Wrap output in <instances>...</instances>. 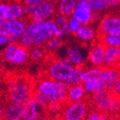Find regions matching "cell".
Here are the masks:
<instances>
[{
  "label": "cell",
  "instance_id": "cell-1",
  "mask_svg": "<svg viewBox=\"0 0 120 120\" xmlns=\"http://www.w3.org/2000/svg\"><path fill=\"white\" fill-rule=\"evenodd\" d=\"M34 85L28 80L20 78L12 82L8 86V98L9 102L23 104L32 97Z\"/></svg>",
  "mask_w": 120,
  "mask_h": 120
},
{
  "label": "cell",
  "instance_id": "cell-2",
  "mask_svg": "<svg viewBox=\"0 0 120 120\" xmlns=\"http://www.w3.org/2000/svg\"><path fill=\"white\" fill-rule=\"evenodd\" d=\"M73 68L67 58L63 56L50 62L47 67V76L53 80L65 82L71 76Z\"/></svg>",
  "mask_w": 120,
  "mask_h": 120
},
{
  "label": "cell",
  "instance_id": "cell-3",
  "mask_svg": "<svg viewBox=\"0 0 120 120\" xmlns=\"http://www.w3.org/2000/svg\"><path fill=\"white\" fill-rule=\"evenodd\" d=\"M89 108L84 101L66 102L62 105V109L57 118L59 120H84Z\"/></svg>",
  "mask_w": 120,
  "mask_h": 120
},
{
  "label": "cell",
  "instance_id": "cell-4",
  "mask_svg": "<svg viewBox=\"0 0 120 120\" xmlns=\"http://www.w3.org/2000/svg\"><path fill=\"white\" fill-rule=\"evenodd\" d=\"M67 88L68 86L65 82L53 80L49 76L40 77L34 85V90L42 93L48 99L60 92H66Z\"/></svg>",
  "mask_w": 120,
  "mask_h": 120
},
{
  "label": "cell",
  "instance_id": "cell-5",
  "mask_svg": "<svg viewBox=\"0 0 120 120\" xmlns=\"http://www.w3.org/2000/svg\"><path fill=\"white\" fill-rule=\"evenodd\" d=\"M56 3L52 0H45L42 3L34 7L30 18L31 20H47L51 19L56 15Z\"/></svg>",
  "mask_w": 120,
  "mask_h": 120
},
{
  "label": "cell",
  "instance_id": "cell-6",
  "mask_svg": "<svg viewBox=\"0 0 120 120\" xmlns=\"http://www.w3.org/2000/svg\"><path fill=\"white\" fill-rule=\"evenodd\" d=\"M120 34V19L118 15L107 14L102 17L98 25V34Z\"/></svg>",
  "mask_w": 120,
  "mask_h": 120
},
{
  "label": "cell",
  "instance_id": "cell-7",
  "mask_svg": "<svg viewBox=\"0 0 120 120\" xmlns=\"http://www.w3.org/2000/svg\"><path fill=\"white\" fill-rule=\"evenodd\" d=\"M92 14L93 11L86 0H76V7L71 17L81 24H87L92 22Z\"/></svg>",
  "mask_w": 120,
  "mask_h": 120
},
{
  "label": "cell",
  "instance_id": "cell-8",
  "mask_svg": "<svg viewBox=\"0 0 120 120\" xmlns=\"http://www.w3.org/2000/svg\"><path fill=\"white\" fill-rule=\"evenodd\" d=\"M105 47L99 40L95 42L87 54V60L93 67H103Z\"/></svg>",
  "mask_w": 120,
  "mask_h": 120
},
{
  "label": "cell",
  "instance_id": "cell-9",
  "mask_svg": "<svg viewBox=\"0 0 120 120\" xmlns=\"http://www.w3.org/2000/svg\"><path fill=\"white\" fill-rule=\"evenodd\" d=\"M97 110L101 112H106L109 115H115L118 113L120 108L119 98L116 97L114 94L105 98L101 102L95 104Z\"/></svg>",
  "mask_w": 120,
  "mask_h": 120
},
{
  "label": "cell",
  "instance_id": "cell-10",
  "mask_svg": "<svg viewBox=\"0 0 120 120\" xmlns=\"http://www.w3.org/2000/svg\"><path fill=\"white\" fill-rule=\"evenodd\" d=\"M38 21L37 28H36V35L40 38L43 41L46 42L52 37L56 36V30H55L54 23L51 19Z\"/></svg>",
  "mask_w": 120,
  "mask_h": 120
},
{
  "label": "cell",
  "instance_id": "cell-11",
  "mask_svg": "<svg viewBox=\"0 0 120 120\" xmlns=\"http://www.w3.org/2000/svg\"><path fill=\"white\" fill-rule=\"evenodd\" d=\"M65 57L67 58L73 67L82 66L86 60V53L82 48L73 45L66 48Z\"/></svg>",
  "mask_w": 120,
  "mask_h": 120
},
{
  "label": "cell",
  "instance_id": "cell-12",
  "mask_svg": "<svg viewBox=\"0 0 120 120\" xmlns=\"http://www.w3.org/2000/svg\"><path fill=\"white\" fill-rule=\"evenodd\" d=\"M100 78L106 85V89L112 92L116 82L119 78V70L118 67H102Z\"/></svg>",
  "mask_w": 120,
  "mask_h": 120
},
{
  "label": "cell",
  "instance_id": "cell-13",
  "mask_svg": "<svg viewBox=\"0 0 120 120\" xmlns=\"http://www.w3.org/2000/svg\"><path fill=\"white\" fill-rule=\"evenodd\" d=\"M37 20H31L27 24L22 35L20 36L19 44L25 49L30 48L33 45V40L36 35V28H37Z\"/></svg>",
  "mask_w": 120,
  "mask_h": 120
},
{
  "label": "cell",
  "instance_id": "cell-14",
  "mask_svg": "<svg viewBox=\"0 0 120 120\" xmlns=\"http://www.w3.org/2000/svg\"><path fill=\"white\" fill-rule=\"evenodd\" d=\"M42 109L32 98L22 104V120H36L41 116Z\"/></svg>",
  "mask_w": 120,
  "mask_h": 120
},
{
  "label": "cell",
  "instance_id": "cell-15",
  "mask_svg": "<svg viewBox=\"0 0 120 120\" xmlns=\"http://www.w3.org/2000/svg\"><path fill=\"white\" fill-rule=\"evenodd\" d=\"M120 61L119 46H106L104 52L103 67H118Z\"/></svg>",
  "mask_w": 120,
  "mask_h": 120
},
{
  "label": "cell",
  "instance_id": "cell-16",
  "mask_svg": "<svg viewBox=\"0 0 120 120\" xmlns=\"http://www.w3.org/2000/svg\"><path fill=\"white\" fill-rule=\"evenodd\" d=\"M75 34L76 38L82 43L92 42L97 37L96 30L90 24H82Z\"/></svg>",
  "mask_w": 120,
  "mask_h": 120
},
{
  "label": "cell",
  "instance_id": "cell-17",
  "mask_svg": "<svg viewBox=\"0 0 120 120\" xmlns=\"http://www.w3.org/2000/svg\"><path fill=\"white\" fill-rule=\"evenodd\" d=\"M86 92L84 89V86L82 83L75 84L68 86L66 90V98L67 102H79L83 101L86 97Z\"/></svg>",
  "mask_w": 120,
  "mask_h": 120
},
{
  "label": "cell",
  "instance_id": "cell-18",
  "mask_svg": "<svg viewBox=\"0 0 120 120\" xmlns=\"http://www.w3.org/2000/svg\"><path fill=\"white\" fill-rule=\"evenodd\" d=\"M4 118L10 120H22V104L9 102L4 106Z\"/></svg>",
  "mask_w": 120,
  "mask_h": 120
},
{
  "label": "cell",
  "instance_id": "cell-19",
  "mask_svg": "<svg viewBox=\"0 0 120 120\" xmlns=\"http://www.w3.org/2000/svg\"><path fill=\"white\" fill-rule=\"evenodd\" d=\"M8 4V20L20 19L26 16L24 5L21 1H14Z\"/></svg>",
  "mask_w": 120,
  "mask_h": 120
},
{
  "label": "cell",
  "instance_id": "cell-20",
  "mask_svg": "<svg viewBox=\"0 0 120 120\" xmlns=\"http://www.w3.org/2000/svg\"><path fill=\"white\" fill-rule=\"evenodd\" d=\"M29 59H30V56H29L28 49L24 48L19 44L16 50H14L12 56L10 57L8 63H11L14 66H23L27 63Z\"/></svg>",
  "mask_w": 120,
  "mask_h": 120
},
{
  "label": "cell",
  "instance_id": "cell-21",
  "mask_svg": "<svg viewBox=\"0 0 120 120\" xmlns=\"http://www.w3.org/2000/svg\"><path fill=\"white\" fill-rule=\"evenodd\" d=\"M76 0H56V8L58 14L69 18L76 7Z\"/></svg>",
  "mask_w": 120,
  "mask_h": 120
},
{
  "label": "cell",
  "instance_id": "cell-22",
  "mask_svg": "<svg viewBox=\"0 0 120 120\" xmlns=\"http://www.w3.org/2000/svg\"><path fill=\"white\" fill-rule=\"evenodd\" d=\"M52 21L54 23L55 30H56V36L61 38L67 34L68 33V30H67L68 18L60 15V14H56L52 18Z\"/></svg>",
  "mask_w": 120,
  "mask_h": 120
},
{
  "label": "cell",
  "instance_id": "cell-23",
  "mask_svg": "<svg viewBox=\"0 0 120 120\" xmlns=\"http://www.w3.org/2000/svg\"><path fill=\"white\" fill-rule=\"evenodd\" d=\"M27 24L28 23L26 22L24 18L20 19L8 20V30H9L8 34L20 37L24 33Z\"/></svg>",
  "mask_w": 120,
  "mask_h": 120
},
{
  "label": "cell",
  "instance_id": "cell-24",
  "mask_svg": "<svg viewBox=\"0 0 120 120\" xmlns=\"http://www.w3.org/2000/svg\"><path fill=\"white\" fill-rule=\"evenodd\" d=\"M82 85L84 86V89L86 93L94 94L96 92L106 90V85L100 77L94 79V80L82 82Z\"/></svg>",
  "mask_w": 120,
  "mask_h": 120
},
{
  "label": "cell",
  "instance_id": "cell-25",
  "mask_svg": "<svg viewBox=\"0 0 120 120\" xmlns=\"http://www.w3.org/2000/svg\"><path fill=\"white\" fill-rule=\"evenodd\" d=\"M98 39L105 46H119L120 34H98Z\"/></svg>",
  "mask_w": 120,
  "mask_h": 120
},
{
  "label": "cell",
  "instance_id": "cell-26",
  "mask_svg": "<svg viewBox=\"0 0 120 120\" xmlns=\"http://www.w3.org/2000/svg\"><path fill=\"white\" fill-rule=\"evenodd\" d=\"M30 59L33 61H40L46 56V50L44 46H31L28 49Z\"/></svg>",
  "mask_w": 120,
  "mask_h": 120
},
{
  "label": "cell",
  "instance_id": "cell-27",
  "mask_svg": "<svg viewBox=\"0 0 120 120\" xmlns=\"http://www.w3.org/2000/svg\"><path fill=\"white\" fill-rule=\"evenodd\" d=\"M83 66H76L73 68L71 74L69 76V78L65 82L66 85L68 86H72L75 84H79L82 83V74L83 72Z\"/></svg>",
  "mask_w": 120,
  "mask_h": 120
},
{
  "label": "cell",
  "instance_id": "cell-28",
  "mask_svg": "<svg viewBox=\"0 0 120 120\" xmlns=\"http://www.w3.org/2000/svg\"><path fill=\"white\" fill-rule=\"evenodd\" d=\"M101 71H102V67H92L90 69H84L82 74V83L99 78Z\"/></svg>",
  "mask_w": 120,
  "mask_h": 120
},
{
  "label": "cell",
  "instance_id": "cell-29",
  "mask_svg": "<svg viewBox=\"0 0 120 120\" xmlns=\"http://www.w3.org/2000/svg\"><path fill=\"white\" fill-rule=\"evenodd\" d=\"M62 45H63V41H62L61 38L58 36H54L51 39H50L48 41H46L44 47L46 51L55 53L61 48Z\"/></svg>",
  "mask_w": 120,
  "mask_h": 120
},
{
  "label": "cell",
  "instance_id": "cell-30",
  "mask_svg": "<svg viewBox=\"0 0 120 120\" xmlns=\"http://www.w3.org/2000/svg\"><path fill=\"white\" fill-rule=\"evenodd\" d=\"M31 98L37 103V105L41 109L45 110V108H47V106H48L49 104V101H48V98H46L45 95H43L42 93H40V92L34 89V92L32 93Z\"/></svg>",
  "mask_w": 120,
  "mask_h": 120
},
{
  "label": "cell",
  "instance_id": "cell-31",
  "mask_svg": "<svg viewBox=\"0 0 120 120\" xmlns=\"http://www.w3.org/2000/svg\"><path fill=\"white\" fill-rule=\"evenodd\" d=\"M86 1L93 12L102 13L108 8L105 0H86Z\"/></svg>",
  "mask_w": 120,
  "mask_h": 120
},
{
  "label": "cell",
  "instance_id": "cell-32",
  "mask_svg": "<svg viewBox=\"0 0 120 120\" xmlns=\"http://www.w3.org/2000/svg\"><path fill=\"white\" fill-rule=\"evenodd\" d=\"M62 109V105L56 102H49L48 106L45 108L46 112L49 116H51L53 118L57 117L58 118Z\"/></svg>",
  "mask_w": 120,
  "mask_h": 120
},
{
  "label": "cell",
  "instance_id": "cell-33",
  "mask_svg": "<svg viewBox=\"0 0 120 120\" xmlns=\"http://www.w3.org/2000/svg\"><path fill=\"white\" fill-rule=\"evenodd\" d=\"M81 25H82V24L78 22L76 19H75L74 18H72L71 16L68 18V22H67V30H68L69 33L75 34L76 32H77V30H79Z\"/></svg>",
  "mask_w": 120,
  "mask_h": 120
},
{
  "label": "cell",
  "instance_id": "cell-34",
  "mask_svg": "<svg viewBox=\"0 0 120 120\" xmlns=\"http://www.w3.org/2000/svg\"><path fill=\"white\" fill-rule=\"evenodd\" d=\"M8 7L7 3H0V21L8 19Z\"/></svg>",
  "mask_w": 120,
  "mask_h": 120
},
{
  "label": "cell",
  "instance_id": "cell-35",
  "mask_svg": "<svg viewBox=\"0 0 120 120\" xmlns=\"http://www.w3.org/2000/svg\"><path fill=\"white\" fill-rule=\"evenodd\" d=\"M84 120H100V112L97 109L88 111Z\"/></svg>",
  "mask_w": 120,
  "mask_h": 120
},
{
  "label": "cell",
  "instance_id": "cell-36",
  "mask_svg": "<svg viewBox=\"0 0 120 120\" xmlns=\"http://www.w3.org/2000/svg\"><path fill=\"white\" fill-rule=\"evenodd\" d=\"M8 20L5 19L0 21V35H8Z\"/></svg>",
  "mask_w": 120,
  "mask_h": 120
},
{
  "label": "cell",
  "instance_id": "cell-37",
  "mask_svg": "<svg viewBox=\"0 0 120 120\" xmlns=\"http://www.w3.org/2000/svg\"><path fill=\"white\" fill-rule=\"evenodd\" d=\"M107 8H116L119 5L120 0H105Z\"/></svg>",
  "mask_w": 120,
  "mask_h": 120
},
{
  "label": "cell",
  "instance_id": "cell-38",
  "mask_svg": "<svg viewBox=\"0 0 120 120\" xmlns=\"http://www.w3.org/2000/svg\"><path fill=\"white\" fill-rule=\"evenodd\" d=\"M7 37H8V43H11V44H19V42L20 37L13 35V34H8L7 35Z\"/></svg>",
  "mask_w": 120,
  "mask_h": 120
},
{
  "label": "cell",
  "instance_id": "cell-39",
  "mask_svg": "<svg viewBox=\"0 0 120 120\" xmlns=\"http://www.w3.org/2000/svg\"><path fill=\"white\" fill-rule=\"evenodd\" d=\"M112 93L116 97L119 98V94H120V79H118V81L115 83V86L113 87V90H112Z\"/></svg>",
  "mask_w": 120,
  "mask_h": 120
},
{
  "label": "cell",
  "instance_id": "cell-40",
  "mask_svg": "<svg viewBox=\"0 0 120 120\" xmlns=\"http://www.w3.org/2000/svg\"><path fill=\"white\" fill-rule=\"evenodd\" d=\"M45 0H21V2L24 4H28V5H37V4L42 3Z\"/></svg>",
  "mask_w": 120,
  "mask_h": 120
},
{
  "label": "cell",
  "instance_id": "cell-41",
  "mask_svg": "<svg viewBox=\"0 0 120 120\" xmlns=\"http://www.w3.org/2000/svg\"><path fill=\"white\" fill-rule=\"evenodd\" d=\"M8 44L7 35H0V46H4Z\"/></svg>",
  "mask_w": 120,
  "mask_h": 120
},
{
  "label": "cell",
  "instance_id": "cell-42",
  "mask_svg": "<svg viewBox=\"0 0 120 120\" xmlns=\"http://www.w3.org/2000/svg\"><path fill=\"white\" fill-rule=\"evenodd\" d=\"M101 18V14L98 12H93L92 14V22H96V21H100Z\"/></svg>",
  "mask_w": 120,
  "mask_h": 120
},
{
  "label": "cell",
  "instance_id": "cell-43",
  "mask_svg": "<svg viewBox=\"0 0 120 120\" xmlns=\"http://www.w3.org/2000/svg\"><path fill=\"white\" fill-rule=\"evenodd\" d=\"M36 120H57V118H53V117L49 116V115H44V116L39 117Z\"/></svg>",
  "mask_w": 120,
  "mask_h": 120
},
{
  "label": "cell",
  "instance_id": "cell-44",
  "mask_svg": "<svg viewBox=\"0 0 120 120\" xmlns=\"http://www.w3.org/2000/svg\"><path fill=\"white\" fill-rule=\"evenodd\" d=\"M111 116L109 114L106 113V112H100V120H109Z\"/></svg>",
  "mask_w": 120,
  "mask_h": 120
},
{
  "label": "cell",
  "instance_id": "cell-45",
  "mask_svg": "<svg viewBox=\"0 0 120 120\" xmlns=\"http://www.w3.org/2000/svg\"><path fill=\"white\" fill-rule=\"evenodd\" d=\"M4 106H3L2 104L0 103V120H2V118H4Z\"/></svg>",
  "mask_w": 120,
  "mask_h": 120
},
{
  "label": "cell",
  "instance_id": "cell-46",
  "mask_svg": "<svg viewBox=\"0 0 120 120\" xmlns=\"http://www.w3.org/2000/svg\"><path fill=\"white\" fill-rule=\"evenodd\" d=\"M109 120H119V119H118V118H116L115 117H113V118H112V117H111Z\"/></svg>",
  "mask_w": 120,
  "mask_h": 120
},
{
  "label": "cell",
  "instance_id": "cell-47",
  "mask_svg": "<svg viewBox=\"0 0 120 120\" xmlns=\"http://www.w3.org/2000/svg\"><path fill=\"white\" fill-rule=\"evenodd\" d=\"M1 66H2V57L0 56V70H1Z\"/></svg>",
  "mask_w": 120,
  "mask_h": 120
},
{
  "label": "cell",
  "instance_id": "cell-48",
  "mask_svg": "<svg viewBox=\"0 0 120 120\" xmlns=\"http://www.w3.org/2000/svg\"><path fill=\"white\" fill-rule=\"evenodd\" d=\"M2 120H10V119H8V118H3Z\"/></svg>",
  "mask_w": 120,
  "mask_h": 120
},
{
  "label": "cell",
  "instance_id": "cell-49",
  "mask_svg": "<svg viewBox=\"0 0 120 120\" xmlns=\"http://www.w3.org/2000/svg\"><path fill=\"white\" fill-rule=\"evenodd\" d=\"M52 1H56V0H52Z\"/></svg>",
  "mask_w": 120,
  "mask_h": 120
},
{
  "label": "cell",
  "instance_id": "cell-50",
  "mask_svg": "<svg viewBox=\"0 0 120 120\" xmlns=\"http://www.w3.org/2000/svg\"><path fill=\"white\" fill-rule=\"evenodd\" d=\"M57 120H59V119H57Z\"/></svg>",
  "mask_w": 120,
  "mask_h": 120
}]
</instances>
